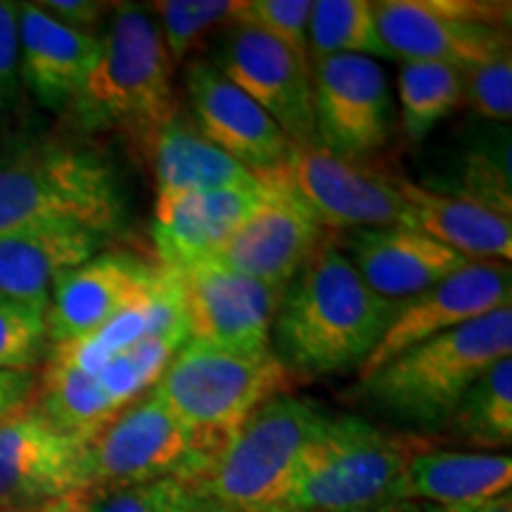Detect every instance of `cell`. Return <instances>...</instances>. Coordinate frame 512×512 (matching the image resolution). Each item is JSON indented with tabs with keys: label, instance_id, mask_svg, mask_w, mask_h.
<instances>
[{
	"label": "cell",
	"instance_id": "1",
	"mask_svg": "<svg viewBox=\"0 0 512 512\" xmlns=\"http://www.w3.org/2000/svg\"><path fill=\"white\" fill-rule=\"evenodd\" d=\"M399 309L363 283L337 240H323L283 292L273 351L294 375L358 370Z\"/></svg>",
	"mask_w": 512,
	"mask_h": 512
},
{
	"label": "cell",
	"instance_id": "2",
	"mask_svg": "<svg viewBox=\"0 0 512 512\" xmlns=\"http://www.w3.org/2000/svg\"><path fill=\"white\" fill-rule=\"evenodd\" d=\"M174 72L150 10L114 3L98 60L69 110L88 131H119L145 152L181 112Z\"/></svg>",
	"mask_w": 512,
	"mask_h": 512
},
{
	"label": "cell",
	"instance_id": "3",
	"mask_svg": "<svg viewBox=\"0 0 512 512\" xmlns=\"http://www.w3.org/2000/svg\"><path fill=\"white\" fill-rule=\"evenodd\" d=\"M420 441L325 413L273 512H408L406 465Z\"/></svg>",
	"mask_w": 512,
	"mask_h": 512
},
{
	"label": "cell",
	"instance_id": "4",
	"mask_svg": "<svg viewBox=\"0 0 512 512\" xmlns=\"http://www.w3.org/2000/svg\"><path fill=\"white\" fill-rule=\"evenodd\" d=\"M508 356L512 309H501L406 349L358 380L356 392L406 430L439 432L477 377Z\"/></svg>",
	"mask_w": 512,
	"mask_h": 512
},
{
	"label": "cell",
	"instance_id": "5",
	"mask_svg": "<svg viewBox=\"0 0 512 512\" xmlns=\"http://www.w3.org/2000/svg\"><path fill=\"white\" fill-rule=\"evenodd\" d=\"M323 415L294 394L273 396L178 479L202 512H273Z\"/></svg>",
	"mask_w": 512,
	"mask_h": 512
},
{
	"label": "cell",
	"instance_id": "6",
	"mask_svg": "<svg viewBox=\"0 0 512 512\" xmlns=\"http://www.w3.org/2000/svg\"><path fill=\"white\" fill-rule=\"evenodd\" d=\"M124 221L117 171L91 150L43 145L0 164V238L46 223H76L110 238Z\"/></svg>",
	"mask_w": 512,
	"mask_h": 512
},
{
	"label": "cell",
	"instance_id": "7",
	"mask_svg": "<svg viewBox=\"0 0 512 512\" xmlns=\"http://www.w3.org/2000/svg\"><path fill=\"white\" fill-rule=\"evenodd\" d=\"M294 373L273 347L230 351L188 342L176 351L152 392L200 437L221 444L261 403L290 394Z\"/></svg>",
	"mask_w": 512,
	"mask_h": 512
},
{
	"label": "cell",
	"instance_id": "8",
	"mask_svg": "<svg viewBox=\"0 0 512 512\" xmlns=\"http://www.w3.org/2000/svg\"><path fill=\"white\" fill-rule=\"evenodd\" d=\"M264 188L299 204L320 228L361 230L406 223L399 181L366 162L332 155L318 143L294 145L271 169L254 174Z\"/></svg>",
	"mask_w": 512,
	"mask_h": 512
},
{
	"label": "cell",
	"instance_id": "9",
	"mask_svg": "<svg viewBox=\"0 0 512 512\" xmlns=\"http://www.w3.org/2000/svg\"><path fill=\"white\" fill-rule=\"evenodd\" d=\"M377 31L389 60L434 62L465 72L510 50V3L380 0Z\"/></svg>",
	"mask_w": 512,
	"mask_h": 512
},
{
	"label": "cell",
	"instance_id": "10",
	"mask_svg": "<svg viewBox=\"0 0 512 512\" xmlns=\"http://www.w3.org/2000/svg\"><path fill=\"white\" fill-rule=\"evenodd\" d=\"M216 446L190 430L150 389L86 441L83 491L183 477Z\"/></svg>",
	"mask_w": 512,
	"mask_h": 512
},
{
	"label": "cell",
	"instance_id": "11",
	"mask_svg": "<svg viewBox=\"0 0 512 512\" xmlns=\"http://www.w3.org/2000/svg\"><path fill=\"white\" fill-rule=\"evenodd\" d=\"M166 271L181 297L192 342L230 351L273 347V320L283 292L223 266L214 256Z\"/></svg>",
	"mask_w": 512,
	"mask_h": 512
},
{
	"label": "cell",
	"instance_id": "12",
	"mask_svg": "<svg viewBox=\"0 0 512 512\" xmlns=\"http://www.w3.org/2000/svg\"><path fill=\"white\" fill-rule=\"evenodd\" d=\"M316 140L332 155L366 162L394 133V98L380 62L332 55L311 62Z\"/></svg>",
	"mask_w": 512,
	"mask_h": 512
},
{
	"label": "cell",
	"instance_id": "13",
	"mask_svg": "<svg viewBox=\"0 0 512 512\" xmlns=\"http://www.w3.org/2000/svg\"><path fill=\"white\" fill-rule=\"evenodd\" d=\"M86 441L57 430L34 403L0 420V508L55 512L86 489Z\"/></svg>",
	"mask_w": 512,
	"mask_h": 512
},
{
	"label": "cell",
	"instance_id": "14",
	"mask_svg": "<svg viewBox=\"0 0 512 512\" xmlns=\"http://www.w3.org/2000/svg\"><path fill=\"white\" fill-rule=\"evenodd\" d=\"M512 271L505 261H470L430 290L401 304L373 354L358 368V380L375 373L415 344L451 332L489 313L510 309Z\"/></svg>",
	"mask_w": 512,
	"mask_h": 512
},
{
	"label": "cell",
	"instance_id": "15",
	"mask_svg": "<svg viewBox=\"0 0 512 512\" xmlns=\"http://www.w3.org/2000/svg\"><path fill=\"white\" fill-rule=\"evenodd\" d=\"M209 62L283 128L294 145L318 143L311 62L249 27L226 29Z\"/></svg>",
	"mask_w": 512,
	"mask_h": 512
},
{
	"label": "cell",
	"instance_id": "16",
	"mask_svg": "<svg viewBox=\"0 0 512 512\" xmlns=\"http://www.w3.org/2000/svg\"><path fill=\"white\" fill-rule=\"evenodd\" d=\"M166 283V268L133 254H95L57 280L46 309L48 342L67 344L91 335L107 320L152 297Z\"/></svg>",
	"mask_w": 512,
	"mask_h": 512
},
{
	"label": "cell",
	"instance_id": "17",
	"mask_svg": "<svg viewBox=\"0 0 512 512\" xmlns=\"http://www.w3.org/2000/svg\"><path fill=\"white\" fill-rule=\"evenodd\" d=\"M183 81L197 131L230 159L261 174L287 155L292 140L283 128L209 60L185 64Z\"/></svg>",
	"mask_w": 512,
	"mask_h": 512
},
{
	"label": "cell",
	"instance_id": "18",
	"mask_svg": "<svg viewBox=\"0 0 512 512\" xmlns=\"http://www.w3.org/2000/svg\"><path fill=\"white\" fill-rule=\"evenodd\" d=\"M325 230L290 197L266 188L264 202L214 254L216 261L285 292L311 259Z\"/></svg>",
	"mask_w": 512,
	"mask_h": 512
},
{
	"label": "cell",
	"instance_id": "19",
	"mask_svg": "<svg viewBox=\"0 0 512 512\" xmlns=\"http://www.w3.org/2000/svg\"><path fill=\"white\" fill-rule=\"evenodd\" d=\"M337 245L370 290L399 304L472 261L406 226L347 230Z\"/></svg>",
	"mask_w": 512,
	"mask_h": 512
},
{
	"label": "cell",
	"instance_id": "20",
	"mask_svg": "<svg viewBox=\"0 0 512 512\" xmlns=\"http://www.w3.org/2000/svg\"><path fill=\"white\" fill-rule=\"evenodd\" d=\"M19 79L50 112L72 107L100 53V36L57 22L38 3H17Z\"/></svg>",
	"mask_w": 512,
	"mask_h": 512
},
{
	"label": "cell",
	"instance_id": "21",
	"mask_svg": "<svg viewBox=\"0 0 512 512\" xmlns=\"http://www.w3.org/2000/svg\"><path fill=\"white\" fill-rule=\"evenodd\" d=\"M264 185L157 197L152 240L164 268L214 256L264 202Z\"/></svg>",
	"mask_w": 512,
	"mask_h": 512
},
{
	"label": "cell",
	"instance_id": "22",
	"mask_svg": "<svg viewBox=\"0 0 512 512\" xmlns=\"http://www.w3.org/2000/svg\"><path fill=\"white\" fill-rule=\"evenodd\" d=\"M105 240L76 223H46L0 238V297L46 313L57 280L91 261Z\"/></svg>",
	"mask_w": 512,
	"mask_h": 512
},
{
	"label": "cell",
	"instance_id": "23",
	"mask_svg": "<svg viewBox=\"0 0 512 512\" xmlns=\"http://www.w3.org/2000/svg\"><path fill=\"white\" fill-rule=\"evenodd\" d=\"M406 202V223L427 238L437 240L472 261H505L512 256V219L482 204L460 200L422 188L420 183L399 181Z\"/></svg>",
	"mask_w": 512,
	"mask_h": 512
},
{
	"label": "cell",
	"instance_id": "24",
	"mask_svg": "<svg viewBox=\"0 0 512 512\" xmlns=\"http://www.w3.org/2000/svg\"><path fill=\"white\" fill-rule=\"evenodd\" d=\"M512 458L508 453L448 451L420 441L406 465L408 503L472 505L508 494Z\"/></svg>",
	"mask_w": 512,
	"mask_h": 512
},
{
	"label": "cell",
	"instance_id": "25",
	"mask_svg": "<svg viewBox=\"0 0 512 512\" xmlns=\"http://www.w3.org/2000/svg\"><path fill=\"white\" fill-rule=\"evenodd\" d=\"M145 155L155 171L157 197L259 185L252 171L211 145L183 112L152 138Z\"/></svg>",
	"mask_w": 512,
	"mask_h": 512
},
{
	"label": "cell",
	"instance_id": "26",
	"mask_svg": "<svg viewBox=\"0 0 512 512\" xmlns=\"http://www.w3.org/2000/svg\"><path fill=\"white\" fill-rule=\"evenodd\" d=\"M178 328H185L183 306L174 278L166 271V283L152 297L119 313L117 318L107 320L102 328L91 332V335L67 344H55L50 349L48 363L83 370V373H95V370L107 366L112 358L121 356L133 344H138L140 339Z\"/></svg>",
	"mask_w": 512,
	"mask_h": 512
},
{
	"label": "cell",
	"instance_id": "27",
	"mask_svg": "<svg viewBox=\"0 0 512 512\" xmlns=\"http://www.w3.org/2000/svg\"><path fill=\"white\" fill-rule=\"evenodd\" d=\"M422 188L477 202L512 219L510 126L484 124L460 145L446 174Z\"/></svg>",
	"mask_w": 512,
	"mask_h": 512
},
{
	"label": "cell",
	"instance_id": "28",
	"mask_svg": "<svg viewBox=\"0 0 512 512\" xmlns=\"http://www.w3.org/2000/svg\"><path fill=\"white\" fill-rule=\"evenodd\" d=\"M31 403L53 422L57 430L88 441L110 422L121 408L105 392L98 375L48 363L43 384Z\"/></svg>",
	"mask_w": 512,
	"mask_h": 512
},
{
	"label": "cell",
	"instance_id": "29",
	"mask_svg": "<svg viewBox=\"0 0 512 512\" xmlns=\"http://www.w3.org/2000/svg\"><path fill=\"white\" fill-rule=\"evenodd\" d=\"M444 432L475 448H508L512 441V356L501 358L467 389Z\"/></svg>",
	"mask_w": 512,
	"mask_h": 512
},
{
	"label": "cell",
	"instance_id": "30",
	"mask_svg": "<svg viewBox=\"0 0 512 512\" xmlns=\"http://www.w3.org/2000/svg\"><path fill=\"white\" fill-rule=\"evenodd\" d=\"M399 112L406 136L422 140L463 102V74L448 64L403 62L399 69Z\"/></svg>",
	"mask_w": 512,
	"mask_h": 512
},
{
	"label": "cell",
	"instance_id": "31",
	"mask_svg": "<svg viewBox=\"0 0 512 512\" xmlns=\"http://www.w3.org/2000/svg\"><path fill=\"white\" fill-rule=\"evenodd\" d=\"M311 62L332 55L387 57L377 31L373 0H313L309 24Z\"/></svg>",
	"mask_w": 512,
	"mask_h": 512
},
{
	"label": "cell",
	"instance_id": "32",
	"mask_svg": "<svg viewBox=\"0 0 512 512\" xmlns=\"http://www.w3.org/2000/svg\"><path fill=\"white\" fill-rule=\"evenodd\" d=\"M174 64L188 60L204 36L238 27L242 0H157L147 3Z\"/></svg>",
	"mask_w": 512,
	"mask_h": 512
},
{
	"label": "cell",
	"instance_id": "33",
	"mask_svg": "<svg viewBox=\"0 0 512 512\" xmlns=\"http://www.w3.org/2000/svg\"><path fill=\"white\" fill-rule=\"evenodd\" d=\"M55 512H202L188 484L178 477L159 482L91 489L74 496Z\"/></svg>",
	"mask_w": 512,
	"mask_h": 512
},
{
	"label": "cell",
	"instance_id": "34",
	"mask_svg": "<svg viewBox=\"0 0 512 512\" xmlns=\"http://www.w3.org/2000/svg\"><path fill=\"white\" fill-rule=\"evenodd\" d=\"M311 10V0H242L238 27L259 31L285 46L290 53L311 62Z\"/></svg>",
	"mask_w": 512,
	"mask_h": 512
},
{
	"label": "cell",
	"instance_id": "35",
	"mask_svg": "<svg viewBox=\"0 0 512 512\" xmlns=\"http://www.w3.org/2000/svg\"><path fill=\"white\" fill-rule=\"evenodd\" d=\"M46 342V313L0 297V370H31Z\"/></svg>",
	"mask_w": 512,
	"mask_h": 512
},
{
	"label": "cell",
	"instance_id": "36",
	"mask_svg": "<svg viewBox=\"0 0 512 512\" xmlns=\"http://www.w3.org/2000/svg\"><path fill=\"white\" fill-rule=\"evenodd\" d=\"M463 102L489 124H510L512 119V53L465 69Z\"/></svg>",
	"mask_w": 512,
	"mask_h": 512
},
{
	"label": "cell",
	"instance_id": "37",
	"mask_svg": "<svg viewBox=\"0 0 512 512\" xmlns=\"http://www.w3.org/2000/svg\"><path fill=\"white\" fill-rule=\"evenodd\" d=\"M22 93L19 79L17 3L0 0V112L10 110Z\"/></svg>",
	"mask_w": 512,
	"mask_h": 512
},
{
	"label": "cell",
	"instance_id": "38",
	"mask_svg": "<svg viewBox=\"0 0 512 512\" xmlns=\"http://www.w3.org/2000/svg\"><path fill=\"white\" fill-rule=\"evenodd\" d=\"M38 8H43L50 17L67 24V27L95 34V29L112 12L114 3H100V0H41Z\"/></svg>",
	"mask_w": 512,
	"mask_h": 512
},
{
	"label": "cell",
	"instance_id": "39",
	"mask_svg": "<svg viewBox=\"0 0 512 512\" xmlns=\"http://www.w3.org/2000/svg\"><path fill=\"white\" fill-rule=\"evenodd\" d=\"M36 394V377L31 370H0V420L22 411Z\"/></svg>",
	"mask_w": 512,
	"mask_h": 512
},
{
	"label": "cell",
	"instance_id": "40",
	"mask_svg": "<svg viewBox=\"0 0 512 512\" xmlns=\"http://www.w3.org/2000/svg\"><path fill=\"white\" fill-rule=\"evenodd\" d=\"M408 512H512V494H501L489 501L472 503V505H448V508H439V505H422L413 503Z\"/></svg>",
	"mask_w": 512,
	"mask_h": 512
},
{
	"label": "cell",
	"instance_id": "41",
	"mask_svg": "<svg viewBox=\"0 0 512 512\" xmlns=\"http://www.w3.org/2000/svg\"><path fill=\"white\" fill-rule=\"evenodd\" d=\"M0 512H19V510H8V508H0Z\"/></svg>",
	"mask_w": 512,
	"mask_h": 512
}]
</instances>
